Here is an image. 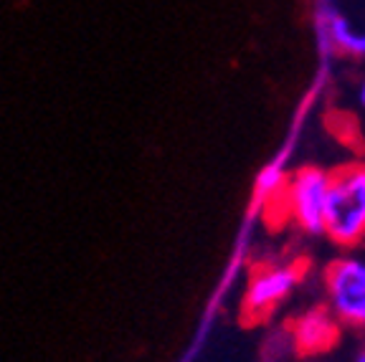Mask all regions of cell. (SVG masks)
Returning a JSON list of instances; mask_svg holds the SVG:
<instances>
[{
  "instance_id": "cell-1",
  "label": "cell",
  "mask_w": 365,
  "mask_h": 362,
  "mask_svg": "<svg viewBox=\"0 0 365 362\" xmlns=\"http://www.w3.org/2000/svg\"><path fill=\"white\" fill-rule=\"evenodd\" d=\"M325 236L340 249H355L365 238V162H345L330 172Z\"/></svg>"
},
{
  "instance_id": "cell-2",
  "label": "cell",
  "mask_w": 365,
  "mask_h": 362,
  "mask_svg": "<svg viewBox=\"0 0 365 362\" xmlns=\"http://www.w3.org/2000/svg\"><path fill=\"white\" fill-rule=\"evenodd\" d=\"M327 185H330V172L317 165H307L289 175L284 192L272 205H282V221H292L307 236H322Z\"/></svg>"
},
{
  "instance_id": "cell-3",
  "label": "cell",
  "mask_w": 365,
  "mask_h": 362,
  "mask_svg": "<svg viewBox=\"0 0 365 362\" xmlns=\"http://www.w3.org/2000/svg\"><path fill=\"white\" fill-rule=\"evenodd\" d=\"M304 276L302 261H279V264H259L254 267L241 301V317L246 324H259L272 317L274 309L284 304L297 284Z\"/></svg>"
},
{
  "instance_id": "cell-4",
  "label": "cell",
  "mask_w": 365,
  "mask_h": 362,
  "mask_svg": "<svg viewBox=\"0 0 365 362\" xmlns=\"http://www.w3.org/2000/svg\"><path fill=\"white\" fill-rule=\"evenodd\" d=\"M327 306L345 327H365V259L340 256L325 269Z\"/></svg>"
},
{
  "instance_id": "cell-5",
  "label": "cell",
  "mask_w": 365,
  "mask_h": 362,
  "mask_svg": "<svg viewBox=\"0 0 365 362\" xmlns=\"http://www.w3.org/2000/svg\"><path fill=\"white\" fill-rule=\"evenodd\" d=\"M340 324L342 322L332 314L330 306H312V309L302 311L289 327L294 350L304 357L325 355V352L335 350L340 342Z\"/></svg>"
},
{
  "instance_id": "cell-6",
  "label": "cell",
  "mask_w": 365,
  "mask_h": 362,
  "mask_svg": "<svg viewBox=\"0 0 365 362\" xmlns=\"http://www.w3.org/2000/svg\"><path fill=\"white\" fill-rule=\"evenodd\" d=\"M319 29L325 33L327 43L337 51L353 58H365V33L353 29V23L335 8H325L319 16Z\"/></svg>"
},
{
  "instance_id": "cell-7",
  "label": "cell",
  "mask_w": 365,
  "mask_h": 362,
  "mask_svg": "<svg viewBox=\"0 0 365 362\" xmlns=\"http://www.w3.org/2000/svg\"><path fill=\"white\" fill-rule=\"evenodd\" d=\"M287 172L282 170L279 162L264 167L262 175L257 177V200H262V205H272L274 200L279 198L287 187Z\"/></svg>"
},
{
  "instance_id": "cell-8",
  "label": "cell",
  "mask_w": 365,
  "mask_h": 362,
  "mask_svg": "<svg viewBox=\"0 0 365 362\" xmlns=\"http://www.w3.org/2000/svg\"><path fill=\"white\" fill-rule=\"evenodd\" d=\"M358 102H360V107H365V81L360 84V89H358Z\"/></svg>"
}]
</instances>
